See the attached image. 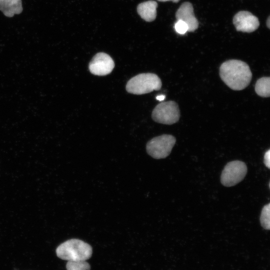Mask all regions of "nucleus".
<instances>
[{"mask_svg":"<svg viewBox=\"0 0 270 270\" xmlns=\"http://www.w3.org/2000/svg\"><path fill=\"white\" fill-rule=\"evenodd\" d=\"M220 76L224 83L234 90L244 89L252 78L248 65L238 60H230L223 62L220 68Z\"/></svg>","mask_w":270,"mask_h":270,"instance_id":"obj_1","label":"nucleus"},{"mask_svg":"<svg viewBox=\"0 0 270 270\" xmlns=\"http://www.w3.org/2000/svg\"><path fill=\"white\" fill-rule=\"evenodd\" d=\"M58 258L68 261H84L90 258L92 247L88 243L78 240L70 239L61 244L56 249Z\"/></svg>","mask_w":270,"mask_h":270,"instance_id":"obj_2","label":"nucleus"},{"mask_svg":"<svg viewBox=\"0 0 270 270\" xmlns=\"http://www.w3.org/2000/svg\"><path fill=\"white\" fill-rule=\"evenodd\" d=\"M162 82L158 76L152 73H143L131 78L126 88L130 94H142L160 90Z\"/></svg>","mask_w":270,"mask_h":270,"instance_id":"obj_3","label":"nucleus"},{"mask_svg":"<svg viewBox=\"0 0 270 270\" xmlns=\"http://www.w3.org/2000/svg\"><path fill=\"white\" fill-rule=\"evenodd\" d=\"M176 142V138L172 135L165 134L158 136L147 142L146 152L155 159L164 158L170 154Z\"/></svg>","mask_w":270,"mask_h":270,"instance_id":"obj_4","label":"nucleus"},{"mask_svg":"<svg viewBox=\"0 0 270 270\" xmlns=\"http://www.w3.org/2000/svg\"><path fill=\"white\" fill-rule=\"evenodd\" d=\"M152 117L158 123L172 124L180 118V110L177 103L172 100L162 102L153 110Z\"/></svg>","mask_w":270,"mask_h":270,"instance_id":"obj_5","label":"nucleus"},{"mask_svg":"<svg viewBox=\"0 0 270 270\" xmlns=\"http://www.w3.org/2000/svg\"><path fill=\"white\" fill-rule=\"evenodd\" d=\"M246 164L240 160L228 162L224 167L220 176L222 184L226 187L236 185L240 182L247 173Z\"/></svg>","mask_w":270,"mask_h":270,"instance_id":"obj_6","label":"nucleus"},{"mask_svg":"<svg viewBox=\"0 0 270 270\" xmlns=\"http://www.w3.org/2000/svg\"><path fill=\"white\" fill-rule=\"evenodd\" d=\"M114 67L112 58L104 52L97 53L88 65L90 72L96 76H106L110 74Z\"/></svg>","mask_w":270,"mask_h":270,"instance_id":"obj_7","label":"nucleus"},{"mask_svg":"<svg viewBox=\"0 0 270 270\" xmlns=\"http://www.w3.org/2000/svg\"><path fill=\"white\" fill-rule=\"evenodd\" d=\"M233 23L236 30L246 32L256 30L260 25L258 18L248 11H240L236 14Z\"/></svg>","mask_w":270,"mask_h":270,"instance_id":"obj_8","label":"nucleus"},{"mask_svg":"<svg viewBox=\"0 0 270 270\" xmlns=\"http://www.w3.org/2000/svg\"><path fill=\"white\" fill-rule=\"evenodd\" d=\"M177 20L184 22L188 26V32H194L198 28V22L196 18L192 4L185 2L181 4L176 12Z\"/></svg>","mask_w":270,"mask_h":270,"instance_id":"obj_9","label":"nucleus"},{"mask_svg":"<svg viewBox=\"0 0 270 270\" xmlns=\"http://www.w3.org/2000/svg\"><path fill=\"white\" fill-rule=\"evenodd\" d=\"M157 6L156 1L148 0L139 4L137 12L142 19L146 22H152L156 18Z\"/></svg>","mask_w":270,"mask_h":270,"instance_id":"obj_10","label":"nucleus"},{"mask_svg":"<svg viewBox=\"0 0 270 270\" xmlns=\"http://www.w3.org/2000/svg\"><path fill=\"white\" fill-rule=\"evenodd\" d=\"M22 10V0H0V10L6 17L19 14Z\"/></svg>","mask_w":270,"mask_h":270,"instance_id":"obj_11","label":"nucleus"},{"mask_svg":"<svg viewBox=\"0 0 270 270\" xmlns=\"http://www.w3.org/2000/svg\"><path fill=\"white\" fill-rule=\"evenodd\" d=\"M254 88L259 96L268 98L270 96V78L264 76L258 79Z\"/></svg>","mask_w":270,"mask_h":270,"instance_id":"obj_12","label":"nucleus"},{"mask_svg":"<svg viewBox=\"0 0 270 270\" xmlns=\"http://www.w3.org/2000/svg\"><path fill=\"white\" fill-rule=\"evenodd\" d=\"M270 204L264 205L262 209L260 222L262 226L266 230L270 229Z\"/></svg>","mask_w":270,"mask_h":270,"instance_id":"obj_13","label":"nucleus"},{"mask_svg":"<svg viewBox=\"0 0 270 270\" xmlns=\"http://www.w3.org/2000/svg\"><path fill=\"white\" fill-rule=\"evenodd\" d=\"M66 268V270H90V266L86 260L68 261Z\"/></svg>","mask_w":270,"mask_h":270,"instance_id":"obj_14","label":"nucleus"},{"mask_svg":"<svg viewBox=\"0 0 270 270\" xmlns=\"http://www.w3.org/2000/svg\"><path fill=\"white\" fill-rule=\"evenodd\" d=\"M174 29L176 32L180 34H184L188 32V26L184 22L178 20L175 23Z\"/></svg>","mask_w":270,"mask_h":270,"instance_id":"obj_15","label":"nucleus"},{"mask_svg":"<svg viewBox=\"0 0 270 270\" xmlns=\"http://www.w3.org/2000/svg\"><path fill=\"white\" fill-rule=\"evenodd\" d=\"M264 162L265 166L270 168V150H268L264 154Z\"/></svg>","mask_w":270,"mask_h":270,"instance_id":"obj_16","label":"nucleus"},{"mask_svg":"<svg viewBox=\"0 0 270 270\" xmlns=\"http://www.w3.org/2000/svg\"><path fill=\"white\" fill-rule=\"evenodd\" d=\"M156 98L160 101H162L165 98V96L163 95L158 96Z\"/></svg>","mask_w":270,"mask_h":270,"instance_id":"obj_17","label":"nucleus"},{"mask_svg":"<svg viewBox=\"0 0 270 270\" xmlns=\"http://www.w3.org/2000/svg\"><path fill=\"white\" fill-rule=\"evenodd\" d=\"M158 0L160 2H168V1H172L174 2H178L180 1V0Z\"/></svg>","mask_w":270,"mask_h":270,"instance_id":"obj_18","label":"nucleus"},{"mask_svg":"<svg viewBox=\"0 0 270 270\" xmlns=\"http://www.w3.org/2000/svg\"><path fill=\"white\" fill-rule=\"evenodd\" d=\"M270 17L268 18V19L267 20V22H266V24H267V26L268 28H270Z\"/></svg>","mask_w":270,"mask_h":270,"instance_id":"obj_19","label":"nucleus"}]
</instances>
